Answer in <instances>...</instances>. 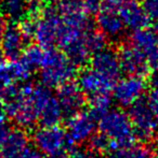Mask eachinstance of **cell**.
Instances as JSON below:
<instances>
[{
    "label": "cell",
    "instance_id": "43",
    "mask_svg": "<svg viewBox=\"0 0 158 158\" xmlns=\"http://www.w3.org/2000/svg\"><path fill=\"white\" fill-rule=\"evenodd\" d=\"M0 158H3V154H2V150L0 148Z\"/></svg>",
    "mask_w": 158,
    "mask_h": 158
},
{
    "label": "cell",
    "instance_id": "18",
    "mask_svg": "<svg viewBox=\"0 0 158 158\" xmlns=\"http://www.w3.org/2000/svg\"><path fill=\"white\" fill-rule=\"evenodd\" d=\"M129 43L147 56L158 48V32L147 27L132 30Z\"/></svg>",
    "mask_w": 158,
    "mask_h": 158
},
{
    "label": "cell",
    "instance_id": "15",
    "mask_svg": "<svg viewBox=\"0 0 158 158\" xmlns=\"http://www.w3.org/2000/svg\"><path fill=\"white\" fill-rule=\"evenodd\" d=\"M95 16V24L107 39L119 40L126 31V26L118 14V11L102 8Z\"/></svg>",
    "mask_w": 158,
    "mask_h": 158
},
{
    "label": "cell",
    "instance_id": "1",
    "mask_svg": "<svg viewBox=\"0 0 158 158\" xmlns=\"http://www.w3.org/2000/svg\"><path fill=\"white\" fill-rule=\"evenodd\" d=\"M34 84L27 81L17 84L13 94L4 101L6 116L21 128H32L38 122V114L32 97Z\"/></svg>",
    "mask_w": 158,
    "mask_h": 158
},
{
    "label": "cell",
    "instance_id": "34",
    "mask_svg": "<svg viewBox=\"0 0 158 158\" xmlns=\"http://www.w3.org/2000/svg\"><path fill=\"white\" fill-rule=\"evenodd\" d=\"M150 84H151V86H152V88L158 89V70H155V72L151 75Z\"/></svg>",
    "mask_w": 158,
    "mask_h": 158
},
{
    "label": "cell",
    "instance_id": "41",
    "mask_svg": "<svg viewBox=\"0 0 158 158\" xmlns=\"http://www.w3.org/2000/svg\"><path fill=\"white\" fill-rule=\"evenodd\" d=\"M48 3H52V2H54V1H57V0H46Z\"/></svg>",
    "mask_w": 158,
    "mask_h": 158
},
{
    "label": "cell",
    "instance_id": "20",
    "mask_svg": "<svg viewBox=\"0 0 158 158\" xmlns=\"http://www.w3.org/2000/svg\"><path fill=\"white\" fill-rule=\"evenodd\" d=\"M152 148L144 143H131L121 145L110 152V158H151Z\"/></svg>",
    "mask_w": 158,
    "mask_h": 158
},
{
    "label": "cell",
    "instance_id": "30",
    "mask_svg": "<svg viewBox=\"0 0 158 158\" xmlns=\"http://www.w3.org/2000/svg\"><path fill=\"white\" fill-rule=\"evenodd\" d=\"M147 102L152 108L153 112L155 113L156 117L158 118V89L156 88H152L147 97Z\"/></svg>",
    "mask_w": 158,
    "mask_h": 158
},
{
    "label": "cell",
    "instance_id": "29",
    "mask_svg": "<svg viewBox=\"0 0 158 158\" xmlns=\"http://www.w3.org/2000/svg\"><path fill=\"white\" fill-rule=\"evenodd\" d=\"M84 10L88 14H97L102 8L101 0H82Z\"/></svg>",
    "mask_w": 158,
    "mask_h": 158
},
{
    "label": "cell",
    "instance_id": "24",
    "mask_svg": "<svg viewBox=\"0 0 158 158\" xmlns=\"http://www.w3.org/2000/svg\"><path fill=\"white\" fill-rule=\"evenodd\" d=\"M107 38L103 35L99 29H89L84 35V42L88 50L90 51L91 55L95 52L103 50L107 45Z\"/></svg>",
    "mask_w": 158,
    "mask_h": 158
},
{
    "label": "cell",
    "instance_id": "27",
    "mask_svg": "<svg viewBox=\"0 0 158 158\" xmlns=\"http://www.w3.org/2000/svg\"><path fill=\"white\" fill-rule=\"evenodd\" d=\"M141 6L144 13L150 19V22H154L158 19V0H142Z\"/></svg>",
    "mask_w": 158,
    "mask_h": 158
},
{
    "label": "cell",
    "instance_id": "11",
    "mask_svg": "<svg viewBox=\"0 0 158 158\" xmlns=\"http://www.w3.org/2000/svg\"><path fill=\"white\" fill-rule=\"evenodd\" d=\"M118 56L121 71L127 75L144 77L150 73L151 68L146 56L130 43L124 44L119 48Z\"/></svg>",
    "mask_w": 158,
    "mask_h": 158
},
{
    "label": "cell",
    "instance_id": "39",
    "mask_svg": "<svg viewBox=\"0 0 158 158\" xmlns=\"http://www.w3.org/2000/svg\"><path fill=\"white\" fill-rule=\"evenodd\" d=\"M24 1L27 3V6L28 4H32V3H35V2H38L39 0H24Z\"/></svg>",
    "mask_w": 158,
    "mask_h": 158
},
{
    "label": "cell",
    "instance_id": "5",
    "mask_svg": "<svg viewBox=\"0 0 158 158\" xmlns=\"http://www.w3.org/2000/svg\"><path fill=\"white\" fill-rule=\"evenodd\" d=\"M32 97L38 114V122L42 126L59 125L64 116V112L56 95L51 92L50 87L43 84L33 86Z\"/></svg>",
    "mask_w": 158,
    "mask_h": 158
},
{
    "label": "cell",
    "instance_id": "3",
    "mask_svg": "<svg viewBox=\"0 0 158 158\" xmlns=\"http://www.w3.org/2000/svg\"><path fill=\"white\" fill-rule=\"evenodd\" d=\"M97 126L100 132L113 142L114 148L129 144L134 140L135 133L130 118L121 110H108L97 118Z\"/></svg>",
    "mask_w": 158,
    "mask_h": 158
},
{
    "label": "cell",
    "instance_id": "12",
    "mask_svg": "<svg viewBox=\"0 0 158 158\" xmlns=\"http://www.w3.org/2000/svg\"><path fill=\"white\" fill-rule=\"evenodd\" d=\"M32 70L21 59L0 60V100L9 87L28 81Z\"/></svg>",
    "mask_w": 158,
    "mask_h": 158
},
{
    "label": "cell",
    "instance_id": "25",
    "mask_svg": "<svg viewBox=\"0 0 158 158\" xmlns=\"http://www.w3.org/2000/svg\"><path fill=\"white\" fill-rule=\"evenodd\" d=\"M88 142H89V144H90L91 150L99 153V154H102V153H110L111 151L114 148L113 142L102 132H99V133L94 132L92 135V137L89 139Z\"/></svg>",
    "mask_w": 158,
    "mask_h": 158
},
{
    "label": "cell",
    "instance_id": "8",
    "mask_svg": "<svg viewBox=\"0 0 158 158\" xmlns=\"http://www.w3.org/2000/svg\"><path fill=\"white\" fill-rule=\"evenodd\" d=\"M146 84L144 77L138 75H127L118 79L112 89L113 100L120 106L129 108L131 104L143 98L146 92Z\"/></svg>",
    "mask_w": 158,
    "mask_h": 158
},
{
    "label": "cell",
    "instance_id": "16",
    "mask_svg": "<svg viewBox=\"0 0 158 158\" xmlns=\"http://www.w3.org/2000/svg\"><path fill=\"white\" fill-rule=\"evenodd\" d=\"M77 84L84 94L89 97L97 94H110L115 85V83L97 73L92 68L84 69L80 72Z\"/></svg>",
    "mask_w": 158,
    "mask_h": 158
},
{
    "label": "cell",
    "instance_id": "33",
    "mask_svg": "<svg viewBox=\"0 0 158 158\" xmlns=\"http://www.w3.org/2000/svg\"><path fill=\"white\" fill-rule=\"evenodd\" d=\"M146 59H147L148 66H150L151 69H153V70H158V48L154 52L151 53L150 55H147Z\"/></svg>",
    "mask_w": 158,
    "mask_h": 158
},
{
    "label": "cell",
    "instance_id": "40",
    "mask_svg": "<svg viewBox=\"0 0 158 158\" xmlns=\"http://www.w3.org/2000/svg\"><path fill=\"white\" fill-rule=\"evenodd\" d=\"M2 59H4V56H3V53H2L1 48H0V60H2Z\"/></svg>",
    "mask_w": 158,
    "mask_h": 158
},
{
    "label": "cell",
    "instance_id": "22",
    "mask_svg": "<svg viewBox=\"0 0 158 158\" xmlns=\"http://www.w3.org/2000/svg\"><path fill=\"white\" fill-rule=\"evenodd\" d=\"M43 56L44 48L36 43L26 46L20 59L33 71L36 70V69H39L40 64L42 63V59H43Z\"/></svg>",
    "mask_w": 158,
    "mask_h": 158
},
{
    "label": "cell",
    "instance_id": "4",
    "mask_svg": "<svg viewBox=\"0 0 158 158\" xmlns=\"http://www.w3.org/2000/svg\"><path fill=\"white\" fill-rule=\"evenodd\" d=\"M33 143L41 154L46 156L65 155L73 144L66 131L59 125L41 126L33 133Z\"/></svg>",
    "mask_w": 158,
    "mask_h": 158
},
{
    "label": "cell",
    "instance_id": "32",
    "mask_svg": "<svg viewBox=\"0 0 158 158\" xmlns=\"http://www.w3.org/2000/svg\"><path fill=\"white\" fill-rule=\"evenodd\" d=\"M101 1H102V8L103 9L118 11V9L126 2V0H101Z\"/></svg>",
    "mask_w": 158,
    "mask_h": 158
},
{
    "label": "cell",
    "instance_id": "6",
    "mask_svg": "<svg viewBox=\"0 0 158 158\" xmlns=\"http://www.w3.org/2000/svg\"><path fill=\"white\" fill-rule=\"evenodd\" d=\"M62 24V15L59 13L56 6H42L41 13L36 19L34 39L41 48H55L57 43L60 29Z\"/></svg>",
    "mask_w": 158,
    "mask_h": 158
},
{
    "label": "cell",
    "instance_id": "38",
    "mask_svg": "<svg viewBox=\"0 0 158 158\" xmlns=\"http://www.w3.org/2000/svg\"><path fill=\"white\" fill-rule=\"evenodd\" d=\"M47 158H66L65 155H54V156H47Z\"/></svg>",
    "mask_w": 158,
    "mask_h": 158
},
{
    "label": "cell",
    "instance_id": "28",
    "mask_svg": "<svg viewBox=\"0 0 158 158\" xmlns=\"http://www.w3.org/2000/svg\"><path fill=\"white\" fill-rule=\"evenodd\" d=\"M3 158H42V154L36 148L26 145L25 148H21L13 154L3 156Z\"/></svg>",
    "mask_w": 158,
    "mask_h": 158
},
{
    "label": "cell",
    "instance_id": "13",
    "mask_svg": "<svg viewBox=\"0 0 158 158\" xmlns=\"http://www.w3.org/2000/svg\"><path fill=\"white\" fill-rule=\"evenodd\" d=\"M28 42L29 41L25 38L16 23L13 22L8 23L0 40V48L2 50L4 58L8 60L20 59Z\"/></svg>",
    "mask_w": 158,
    "mask_h": 158
},
{
    "label": "cell",
    "instance_id": "42",
    "mask_svg": "<svg viewBox=\"0 0 158 158\" xmlns=\"http://www.w3.org/2000/svg\"><path fill=\"white\" fill-rule=\"evenodd\" d=\"M151 158H158V154H153L152 156H151Z\"/></svg>",
    "mask_w": 158,
    "mask_h": 158
},
{
    "label": "cell",
    "instance_id": "9",
    "mask_svg": "<svg viewBox=\"0 0 158 158\" xmlns=\"http://www.w3.org/2000/svg\"><path fill=\"white\" fill-rule=\"evenodd\" d=\"M97 118L90 112H79L68 116L66 135L73 145L88 142L97 129Z\"/></svg>",
    "mask_w": 158,
    "mask_h": 158
},
{
    "label": "cell",
    "instance_id": "21",
    "mask_svg": "<svg viewBox=\"0 0 158 158\" xmlns=\"http://www.w3.org/2000/svg\"><path fill=\"white\" fill-rule=\"evenodd\" d=\"M0 10L4 19L16 23L27 16V3L24 0H1Z\"/></svg>",
    "mask_w": 158,
    "mask_h": 158
},
{
    "label": "cell",
    "instance_id": "36",
    "mask_svg": "<svg viewBox=\"0 0 158 158\" xmlns=\"http://www.w3.org/2000/svg\"><path fill=\"white\" fill-rule=\"evenodd\" d=\"M154 142H155V146H156V148L158 150V129L154 133Z\"/></svg>",
    "mask_w": 158,
    "mask_h": 158
},
{
    "label": "cell",
    "instance_id": "31",
    "mask_svg": "<svg viewBox=\"0 0 158 158\" xmlns=\"http://www.w3.org/2000/svg\"><path fill=\"white\" fill-rule=\"evenodd\" d=\"M70 158H101L100 154L93 150H77L72 154Z\"/></svg>",
    "mask_w": 158,
    "mask_h": 158
},
{
    "label": "cell",
    "instance_id": "14",
    "mask_svg": "<svg viewBox=\"0 0 158 158\" xmlns=\"http://www.w3.org/2000/svg\"><path fill=\"white\" fill-rule=\"evenodd\" d=\"M56 97L64 115L70 116L81 111L86 104V95L77 83L68 81L56 87Z\"/></svg>",
    "mask_w": 158,
    "mask_h": 158
},
{
    "label": "cell",
    "instance_id": "35",
    "mask_svg": "<svg viewBox=\"0 0 158 158\" xmlns=\"http://www.w3.org/2000/svg\"><path fill=\"white\" fill-rule=\"evenodd\" d=\"M8 25V22L6 21L3 16H0V40L2 38V35H3L4 30H6V27Z\"/></svg>",
    "mask_w": 158,
    "mask_h": 158
},
{
    "label": "cell",
    "instance_id": "26",
    "mask_svg": "<svg viewBox=\"0 0 158 158\" xmlns=\"http://www.w3.org/2000/svg\"><path fill=\"white\" fill-rule=\"evenodd\" d=\"M56 9L61 15H73L86 12L82 0H57Z\"/></svg>",
    "mask_w": 158,
    "mask_h": 158
},
{
    "label": "cell",
    "instance_id": "7",
    "mask_svg": "<svg viewBox=\"0 0 158 158\" xmlns=\"http://www.w3.org/2000/svg\"><path fill=\"white\" fill-rule=\"evenodd\" d=\"M128 116L134 133L141 140H147L158 129V118L148 104L147 99H139L129 106Z\"/></svg>",
    "mask_w": 158,
    "mask_h": 158
},
{
    "label": "cell",
    "instance_id": "37",
    "mask_svg": "<svg viewBox=\"0 0 158 158\" xmlns=\"http://www.w3.org/2000/svg\"><path fill=\"white\" fill-rule=\"evenodd\" d=\"M152 24H153V29H154L155 31L158 32V19H157V21L152 22Z\"/></svg>",
    "mask_w": 158,
    "mask_h": 158
},
{
    "label": "cell",
    "instance_id": "23",
    "mask_svg": "<svg viewBox=\"0 0 158 158\" xmlns=\"http://www.w3.org/2000/svg\"><path fill=\"white\" fill-rule=\"evenodd\" d=\"M112 103L113 99L111 98L110 94H97L90 96V100H89L90 110H89V112L97 119L101 115L111 110Z\"/></svg>",
    "mask_w": 158,
    "mask_h": 158
},
{
    "label": "cell",
    "instance_id": "17",
    "mask_svg": "<svg viewBox=\"0 0 158 158\" xmlns=\"http://www.w3.org/2000/svg\"><path fill=\"white\" fill-rule=\"evenodd\" d=\"M118 14L126 28L131 30L146 27L151 23L138 0H126V2L118 9Z\"/></svg>",
    "mask_w": 158,
    "mask_h": 158
},
{
    "label": "cell",
    "instance_id": "10",
    "mask_svg": "<svg viewBox=\"0 0 158 158\" xmlns=\"http://www.w3.org/2000/svg\"><path fill=\"white\" fill-rule=\"evenodd\" d=\"M89 63L91 66L90 68L112 81L113 83H116L122 72L120 68L118 52L107 46L99 52L93 53L89 59Z\"/></svg>",
    "mask_w": 158,
    "mask_h": 158
},
{
    "label": "cell",
    "instance_id": "19",
    "mask_svg": "<svg viewBox=\"0 0 158 158\" xmlns=\"http://www.w3.org/2000/svg\"><path fill=\"white\" fill-rule=\"evenodd\" d=\"M28 145V137L23 130V128H12L11 127L9 132L7 133L6 138L0 144L3 156L13 154L21 148Z\"/></svg>",
    "mask_w": 158,
    "mask_h": 158
},
{
    "label": "cell",
    "instance_id": "2",
    "mask_svg": "<svg viewBox=\"0 0 158 158\" xmlns=\"http://www.w3.org/2000/svg\"><path fill=\"white\" fill-rule=\"evenodd\" d=\"M77 74V67L64 52L56 48H44V56L39 67V77L43 85L57 87L72 81Z\"/></svg>",
    "mask_w": 158,
    "mask_h": 158
},
{
    "label": "cell",
    "instance_id": "44",
    "mask_svg": "<svg viewBox=\"0 0 158 158\" xmlns=\"http://www.w3.org/2000/svg\"><path fill=\"white\" fill-rule=\"evenodd\" d=\"M0 2H1V0H0Z\"/></svg>",
    "mask_w": 158,
    "mask_h": 158
}]
</instances>
